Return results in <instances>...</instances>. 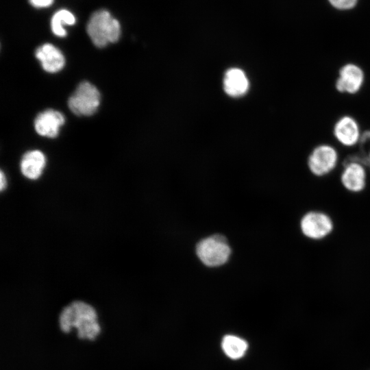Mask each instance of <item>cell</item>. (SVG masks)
I'll list each match as a JSON object with an SVG mask.
<instances>
[{
    "label": "cell",
    "mask_w": 370,
    "mask_h": 370,
    "mask_svg": "<svg viewBox=\"0 0 370 370\" xmlns=\"http://www.w3.org/2000/svg\"><path fill=\"white\" fill-rule=\"evenodd\" d=\"M59 323L66 333L73 328L77 330L79 338L94 340L100 332L97 314L95 308L82 301H74L62 310Z\"/></svg>",
    "instance_id": "cell-1"
},
{
    "label": "cell",
    "mask_w": 370,
    "mask_h": 370,
    "mask_svg": "<svg viewBox=\"0 0 370 370\" xmlns=\"http://www.w3.org/2000/svg\"><path fill=\"white\" fill-rule=\"evenodd\" d=\"M195 254L204 265L215 268L228 262L232 248L223 235L215 234L199 241L195 246Z\"/></svg>",
    "instance_id": "cell-2"
},
{
    "label": "cell",
    "mask_w": 370,
    "mask_h": 370,
    "mask_svg": "<svg viewBox=\"0 0 370 370\" xmlns=\"http://www.w3.org/2000/svg\"><path fill=\"white\" fill-rule=\"evenodd\" d=\"M86 30L92 42L97 47H104L109 43L115 42L121 36L119 22L104 10L92 14Z\"/></svg>",
    "instance_id": "cell-3"
},
{
    "label": "cell",
    "mask_w": 370,
    "mask_h": 370,
    "mask_svg": "<svg viewBox=\"0 0 370 370\" xmlns=\"http://www.w3.org/2000/svg\"><path fill=\"white\" fill-rule=\"evenodd\" d=\"M340 160L336 148L328 143H321L312 147L306 158V167L315 177L323 178L337 167Z\"/></svg>",
    "instance_id": "cell-4"
},
{
    "label": "cell",
    "mask_w": 370,
    "mask_h": 370,
    "mask_svg": "<svg viewBox=\"0 0 370 370\" xmlns=\"http://www.w3.org/2000/svg\"><path fill=\"white\" fill-rule=\"evenodd\" d=\"M299 221L300 233L310 241L325 240L334 230L335 225L332 218L322 210H308L301 217Z\"/></svg>",
    "instance_id": "cell-5"
},
{
    "label": "cell",
    "mask_w": 370,
    "mask_h": 370,
    "mask_svg": "<svg viewBox=\"0 0 370 370\" xmlns=\"http://www.w3.org/2000/svg\"><path fill=\"white\" fill-rule=\"evenodd\" d=\"M366 81L364 69L356 62H346L338 69L334 89L341 95H356L362 90Z\"/></svg>",
    "instance_id": "cell-6"
},
{
    "label": "cell",
    "mask_w": 370,
    "mask_h": 370,
    "mask_svg": "<svg viewBox=\"0 0 370 370\" xmlns=\"http://www.w3.org/2000/svg\"><path fill=\"white\" fill-rule=\"evenodd\" d=\"M101 100L98 89L88 82H81L68 100L69 109L78 116H90L97 110Z\"/></svg>",
    "instance_id": "cell-7"
},
{
    "label": "cell",
    "mask_w": 370,
    "mask_h": 370,
    "mask_svg": "<svg viewBox=\"0 0 370 370\" xmlns=\"http://www.w3.org/2000/svg\"><path fill=\"white\" fill-rule=\"evenodd\" d=\"M362 130L357 119L351 114H343L332 125V134L341 146L354 147L359 144Z\"/></svg>",
    "instance_id": "cell-8"
},
{
    "label": "cell",
    "mask_w": 370,
    "mask_h": 370,
    "mask_svg": "<svg viewBox=\"0 0 370 370\" xmlns=\"http://www.w3.org/2000/svg\"><path fill=\"white\" fill-rule=\"evenodd\" d=\"M339 181L347 192L358 194L363 192L368 184L367 168L362 162L349 160L342 163Z\"/></svg>",
    "instance_id": "cell-9"
},
{
    "label": "cell",
    "mask_w": 370,
    "mask_h": 370,
    "mask_svg": "<svg viewBox=\"0 0 370 370\" xmlns=\"http://www.w3.org/2000/svg\"><path fill=\"white\" fill-rule=\"evenodd\" d=\"M64 122V116L60 112L49 109L37 115L34 121V127L39 135L53 138L58 135Z\"/></svg>",
    "instance_id": "cell-10"
},
{
    "label": "cell",
    "mask_w": 370,
    "mask_h": 370,
    "mask_svg": "<svg viewBox=\"0 0 370 370\" xmlns=\"http://www.w3.org/2000/svg\"><path fill=\"white\" fill-rule=\"evenodd\" d=\"M35 56L40 62L42 69L48 73H57L64 66V56L59 49L51 44L45 43L38 47Z\"/></svg>",
    "instance_id": "cell-11"
},
{
    "label": "cell",
    "mask_w": 370,
    "mask_h": 370,
    "mask_svg": "<svg viewBox=\"0 0 370 370\" xmlns=\"http://www.w3.org/2000/svg\"><path fill=\"white\" fill-rule=\"evenodd\" d=\"M46 164V158L40 150L26 152L20 162L22 174L27 179L37 180L42 175Z\"/></svg>",
    "instance_id": "cell-12"
},
{
    "label": "cell",
    "mask_w": 370,
    "mask_h": 370,
    "mask_svg": "<svg viewBox=\"0 0 370 370\" xmlns=\"http://www.w3.org/2000/svg\"><path fill=\"white\" fill-rule=\"evenodd\" d=\"M249 81L245 73L240 69H228L223 78L225 92L231 97L244 95L249 89Z\"/></svg>",
    "instance_id": "cell-13"
},
{
    "label": "cell",
    "mask_w": 370,
    "mask_h": 370,
    "mask_svg": "<svg viewBox=\"0 0 370 370\" xmlns=\"http://www.w3.org/2000/svg\"><path fill=\"white\" fill-rule=\"evenodd\" d=\"M224 353L232 359H238L243 357L247 349V343L243 338L234 335H226L221 342Z\"/></svg>",
    "instance_id": "cell-14"
},
{
    "label": "cell",
    "mask_w": 370,
    "mask_h": 370,
    "mask_svg": "<svg viewBox=\"0 0 370 370\" xmlns=\"http://www.w3.org/2000/svg\"><path fill=\"white\" fill-rule=\"evenodd\" d=\"M75 23V16L67 10H60L56 12L51 20V27L53 33L59 37H64L66 31L63 25H72Z\"/></svg>",
    "instance_id": "cell-15"
},
{
    "label": "cell",
    "mask_w": 370,
    "mask_h": 370,
    "mask_svg": "<svg viewBox=\"0 0 370 370\" xmlns=\"http://www.w3.org/2000/svg\"><path fill=\"white\" fill-rule=\"evenodd\" d=\"M329 3L334 8L340 10L352 9L356 6L358 0H328Z\"/></svg>",
    "instance_id": "cell-16"
},
{
    "label": "cell",
    "mask_w": 370,
    "mask_h": 370,
    "mask_svg": "<svg viewBox=\"0 0 370 370\" xmlns=\"http://www.w3.org/2000/svg\"><path fill=\"white\" fill-rule=\"evenodd\" d=\"M54 0H29L30 4L37 8H47L50 6Z\"/></svg>",
    "instance_id": "cell-17"
},
{
    "label": "cell",
    "mask_w": 370,
    "mask_h": 370,
    "mask_svg": "<svg viewBox=\"0 0 370 370\" xmlns=\"http://www.w3.org/2000/svg\"><path fill=\"white\" fill-rule=\"evenodd\" d=\"M7 186V179L4 173L1 171L0 173V188L1 190H3Z\"/></svg>",
    "instance_id": "cell-18"
},
{
    "label": "cell",
    "mask_w": 370,
    "mask_h": 370,
    "mask_svg": "<svg viewBox=\"0 0 370 370\" xmlns=\"http://www.w3.org/2000/svg\"><path fill=\"white\" fill-rule=\"evenodd\" d=\"M367 168L370 171V149L369 150L367 153Z\"/></svg>",
    "instance_id": "cell-19"
}]
</instances>
